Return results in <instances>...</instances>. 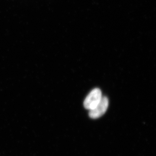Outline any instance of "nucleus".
Listing matches in <instances>:
<instances>
[{
    "mask_svg": "<svg viewBox=\"0 0 156 156\" xmlns=\"http://www.w3.org/2000/svg\"><path fill=\"white\" fill-rule=\"evenodd\" d=\"M108 105V98L105 96H102L101 100L97 106L89 110V117L91 119H96L102 116L107 110Z\"/></svg>",
    "mask_w": 156,
    "mask_h": 156,
    "instance_id": "2",
    "label": "nucleus"
},
{
    "mask_svg": "<svg viewBox=\"0 0 156 156\" xmlns=\"http://www.w3.org/2000/svg\"><path fill=\"white\" fill-rule=\"evenodd\" d=\"M102 98V93L100 89L95 88L92 89L84 100V107L89 110L92 109L100 102Z\"/></svg>",
    "mask_w": 156,
    "mask_h": 156,
    "instance_id": "1",
    "label": "nucleus"
}]
</instances>
